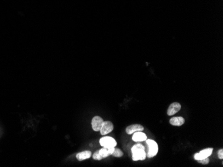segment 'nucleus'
Returning <instances> with one entry per match:
<instances>
[{"mask_svg": "<svg viewBox=\"0 0 223 167\" xmlns=\"http://www.w3.org/2000/svg\"><path fill=\"white\" fill-rule=\"evenodd\" d=\"M132 159L134 161L144 160L146 157L145 147L142 144H136L132 147Z\"/></svg>", "mask_w": 223, "mask_h": 167, "instance_id": "nucleus-1", "label": "nucleus"}, {"mask_svg": "<svg viewBox=\"0 0 223 167\" xmlns=\"http://www.w3.org/2000/svg\"><path fill=\"white\" fill-rule=\"evenodd\" d=\"M147 144V151L146 153V156L148 158H152L156 155L158 151V147L156 141L152 139L146 140Z\"/></svg>", "mask_w": 223, "mask_h": 167, "instance_id": "nucleus-2", "label": "nucleus"}, {"mask_svg": "<svg viewBox=\"0 0 223 167\" xmlns=\"http://www.w3.org/2000/svg\"><path fill=\"white\" fill-rule=\"evenodd\" d=\"M100 145L105 148H112L116 146V141L111 137H104L100 140Z\"/></svg>", "mask_w": 223, "mask_h": 167, "instance_id": "nucleus-3", "label": "nucleus"}, {"mask_svg": "<svg viewBox=\"0 0 223 167\" xmlns=\"http://www.w3.org/2000/svg\"><path fill=\"white\" fill-rule=\"evenodd\" d=\"M212 150L213 149H212V148H208V149L202 150L200 153H196L195 155H194V158H195L196 160L207 158V157H209V156H211L212 153Z\"/></svg>", "mask_w": 223, "mask_h": 167, "instance_id": "nucleus-4", "label": "nucleus"}, {"mask_svg": "<svg viewBox=\"0 0 223 167\" xmlns=\"http://www.w3.org/2000/svg\"><path fill=\"white\" fill-rule=\"evenodd\" d=\"M113 129H114V125L110 121H104L100 131L102 135H105L112 132Z\"/></svg>", "mask_w": 223, "mask_h": 167, "instance_id": "nucleus-5", "label": "nucleus"}, {"mask_svg": "<svg viewBox=\"0 0 223 167\" xmlns=\"http://www.w3.org/2000/svg\"><path fill=\"white\" fill-rule=\"evenodd\" d=\"M103 123H104V120L102 119V118L98 116L93 117L92 121V127L93 130L94 131H99L102 126Z\"/></svg>", "mask_w": 223, "mask_h": 167, "instance_id": "nucleus-6", "label": "nucleus"}, {"mask_svg": "<svg viewBox=\"0 0 223 167\" xmlns=\"http://www.w3.org/2000/svg\"><path fill=\"white\" fill-rule=\"evenodd\" d=\"M181 109V105L179 102H173V103L171 104L169 109H168L167 111V114L169 116H171V115H173L174 114H176V113H178Z\"/></svg>", "mask_w": 223, "mask_h": 167, "instance_id": "nucleus-7", "label": "nucleus"}, {"mask_svg": "<svg viewBox=\"0 0 223 167\" xmlns=\"http://www.w3.org/2000/svg\"><path fill=\"white\" fill-rule=\"evenodd\" d=\"M143 130H144L143 126H142V125L138 124H136L128 126L126 128V132L128 134H132L135 132H137V131H143Z\"/></svg>", "mask_w": 223, "mask_h": 167, "instance_id": "nucleus-8", "label": "nucleus"}, {"mask_svg": "<svg viewBox=\"0 0 223 167\" xmlns=\"http://www.w3.org/2000/svg\"><path fill=\"white\" fill-rule=\"evenodd\" d=\"M114 149H115L114 147H112V148H105V147H104L103 149L98 150L99 155H100V156L102 157V159L106 158V157H108V156L112 155V153L114 152Z\"/></svg>", "mask_w": 223, "mask_h": 167, "instance_id": "nucleus-9", "label": "nucleus"}, {"mask_svg": "<svg viewBox=\"0 0 223 167\" xmlns=\"http://www.w3.org/2000/svg\"><path fill=\"white\" fill-rule=\"evenodd\" d=\"M147 139V137L144 133H142L141 131H137V133L134 134L132 136V140L135 142H142Z\"/></svg>", "mask_w": 223, "mask_h": 167, "instance_id": "nucleus-10", "label": "nucleus"}, {"mask_svg": "<svg viewBox=\"0 0 223 167\" xmlns=\"http://www.w3.org/2000/svg\"><path fill=\"white\" fill-rule=\"evenodd\" d=\"M92 155L91 151L89 150H85V151L77 153L76 155V159L79 160V161H82V160H86L89 159Z\"/></svg>", "mask_w": 223, "mask_h": 167, "instance_id": "nucleus-11", "label": "nucleus"}, {"mask_svg": "<svg viewBox=\"0 0 223 167\" xmlns=\"http://www.w3.org/2000/svg\"><path fill=\"white\" fill-rule=\"evenodd\" d=\"M185 120L183 117H176L171 118L170 120V123L174 126H181L184 123H185Z\"/></svg>", "mask_w": 223, "mask_h": 167, "instance_id": "nucleus-12", "label": "nucleus"}, {"mask_svg": "<svg viewBox=\"0 0 223 167\" xmlns=\"http://www.w3.org/2000/svg\"><path fill=\"white\" fill-rule=\"evenodd\" d=\"M112 155L115 157H121L123 156V152H122L120 149H115L114 152L112 153Z\"/></svg>", "mask_w": 223, "mask_h": 167, "instance_id": "nucleus-13", "label": "nucleus"}, {"mask_svg": "<svg viewBox=\"0 0 223 167\" xmlns=\"http://www.w3.org/2000/svg\"><path fill=\"white\" fill-rule=\"evenodd\" d=\"M197 161H198L199 163L202 164V165H207V164L209 163L210 160H209L208 157H207V158L203 159H201V160H198Z\"/></svg>", "mask_w": 223, "mask_h": 167, "instance_id": "nucleus-14", "label": "nucleus"}, {"mask_svg": "<svg viewBox=\"0 0 223 167\" xmlns=\"http://www.w3.org/2000/svg\"><path fill=\"white\" fill-rule=\"evenodd\" d=\"M93 159H94V160H102V157L100 156V155H99V152H98V151H96V152H95L94 153H93Z\"/></svg>", "mask_w": 223, "mask_h": 167, "instance_id": "nucleus-15", "label": "nucleus"}, {"mask_svg": "<svg viewBox=\"0 0 223 167\" xmlns=\"http://www.w3.org/2000/svg\"><path fill=\"white\" fill-rule=\"evenodd\" d=\"M218 156L219 159H223V150L222 149H221V150H218Z\"/></svg>", "mask_w": 223, "mask_h": 167, "instance_id": "nucleus-16", "label": "nucleus"}]
</instances>
